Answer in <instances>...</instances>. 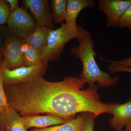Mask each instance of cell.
<instances>
[{"label": "cell", "instance_id": "cell-1", "mask_svg": "<svg viewBox=\"0 0 131 131\" xmlns=\"http://www.w3.org/2000/svg\"><path fill=\"white\" fill-rule=\"evenodd\" d=\"M77 39L79 45L71 48L70 53L81 61L83 70L78 77L84 83H88L89 86H93L96 82L101 88H110L117 84L119 76L111 77L107 72L101 70L96 63L95 45L91 34L86 30Z\"/></svg>", "mask_w": 131, "mask_h": 131}, {"label": "cell", "instance_id": "cell-2", "mask_svg": "<svg viewBox=\"0 0 131 131\" xmlns=\"http://www.w3.org/2000/svg\"><path fill=\"white\" fill-rule=\"evenodd\" d=\"M86 30L78 25L76 28L69 27L65 23L49 33L47 43L42 50V62L48 63L50 61H57L64 51L66 45L69 41L76 38Z\"/></svg>", "mask_w": 131, "mask_h": 131}, {"label": "cell", "instance_id": "cell-3", "mask_svg": "<svg viewBox=\"0 0 131 131\" xmlns=\"http://www.w3.org/2000/svg\"><path fill=\"white\" fill-rule=\"evenodd\" d=\"M48 68V63L41 62L32 66H23L10 70L6 68L3 59L0 62V69L4 87L43 78Z\"/></svg>", "mask_w": 131, "mask_h": 131}, {"label": "cell", "instance_id": "cell-4", "mask_svg": "<svg viewBox=\"0 0 131 131\" xmlns=\"http://www.w3.org/2000/svg\"><path fill=\"white\" fill-rule=\"evenodd\" d=\"M25 42L23 38L8 31L2 50L3 62L8 69L12 70L25 66L21 51V45Z\"/></svg>", "mask_w": 131, "mask_h": 131}, {"label": "cell", "instance_id": "cell-5", "mask_svg": "<svg viewBox=\"0 0 131 131\" xmlns=\"http://www.w3.org/2000/svg\"><path fill=\"white\" fill-rule=\"evenodd\" d=\"M7 24L9 31L23 38L32 32L37 26L28 12L20 7L11 12Z\"/></svg>", "mask_w": 131, "mask_h": 131}, {"label": "cell", "instance_id": "cell-6", "mask_svg": "<svg viewBox=\"0 0 131 131\" xmlns=\"http://www.w3.org/2000/svg\"><path fill=\"white\" fill-rule=\"evenodd\" d=\"M131 4V0H100L98 9L106 15L107 27H117L122 15Z\"/></svg>", "mask_w": 131, "mask_h": 131}, {"label": "cell", "instance_id": "cell-7", "mask_svg": "<svg viewBox=\"0 0 131 131\" xmlns=\"http://www.w3.org/2000/svg\"><path fill=\"white\" fill-rule=\"evenodd\" d=\"M24 5L32 13L37 26H44L53 30L51 12L48 0H24Z\"/></svg>", "mask_w": 131, "mask_h": 131}, {"label": "cell", "instance_id": "cell-8", "mask_svg": "<svg viewBox=\"0 0 131 131\" xmlns=\"http://www.w3.org/2000/svg\"><path fill=\"white\" fill-rule=\"evenodd\" d=\"M0 131H28L24 126L22 117L13 108H0Z\"/></svg>", "mask_w": 131, "mask_h": 131}, {"label": "cell", "instance_id": "cell-9", "mask_svg": "<svg viewBox=\"0 0 131 131\" xmlns=\"http://www.w3.org/2000/svg\"><path fill=\"white\" fill-rule=\"evenodd\" d=\"M111 114L113 118L109 119V123L115 131H122L131 123V100L126 103H115Z\"/></svg>", "mask_w": 131, "mask_h": 131}, {"label": "cell", "instance_id": "cell-10", "mask_svg": "<svg viewBox=\"0 0 131 131\" xmlns=\"http://www.w3.org/2000/svg\"><path fill=\"white\" fill-rule=\"evenodd\" d=\"M22 118L24 126L27 130L33 127L35 129H44L61 125L67 122L61 117L51 114L27 115L22 116Z\"/></svg>", "mask_w": 131, "mask_h": 131}, {"label": "cell", "instance_id": "cell-11", "mask_svg": "<svg viewBox=\"0 0 131 131\" xmlns=\"http://www.w3.org/2000/svg\"><path fill=\"white\" fill-rule=\"evenodd\" d=\"M95 6L93 0H68L65 24L71 28H77V19L81 12L86 8H93Z\"/></svg>", "mask_w": 131, "mask_h": 131}, {"label": "cell", "instance_id": "cell-12", "mask_svg": "<svg viewBox=\"0 0 131 131\" xmlns=\"http://www.w3.org/2000/svg\"><path fill=\"white\" fill-rule=\"evenodd\" d=\"M52 30L44 26H37L32 32L24 39L30 46L42 51L47 43L49 33Z\"/></svg>", "mask_w": 131, "mask_h": 131}, {"label": "cell", "instance_id": "cell-13", "mask_svg": "<svg viewBox=\"0 0 131 131\" xmlns=\"http://www.w3.org/2000/svg\"><path fill=\"white\" fill-rule=\"evenodd\" d=\"M84 122V113L64 124L44 129H34L31 131H83Z\"/></svg>", "mask_w": 131, "mask_h": 131}, {"label": "cell", "instance_id": "cell-14", "mask_svg": "<svg viewBox=\"0 0 131 131\" xmlns=\"http://www.w3.org/2000/svg\"><path fill=\"white\" fill-rule=\"evenodd\" d=\"M21 51L25 66H32L42 62L41 50L34 48L25 42L21 45Z\"/></svg>", "mask_w": 131, "mask_h": 131}, {"label": "cell", "instance_id": "cell-15", "mask_svg": "<svg viewBox=\"0 0 131 131\" xmlns=\"http://www.w3.org/2000/svg\"><path fill=\"white\" fill-rule=\"evenodd\" d=\"M68 0H51L50 9L52 20L57 25L65 21L67 12Z\"/></svg>", "mask_w": 131, "mask_h": 131}, {"label": "cell", "instance_id": "cell-16", "mask_svg": "<svg viewBox=\"0 0 131 131\" xmlns=\"http://www.w3.org/2000/svg\"><path fill=\"white\" fill-rule=\"evenodd\" d=\"M11 13L9 4L6 0H0V26L7 23Z\"/></svg>", "mask_w": 131, "mask_h": 131}, {"label": "cell", "instance_id": "cell-17", "mask_svg": "<svg viewBox=\"0 0 131 131\" xmlns=\"http://www.w3.org/2000/svg\"><path fill=\"white\" fill-rule=\"evenodd\" d=\"M117 27L122 29L126 27L131 31V4L122 15Z\"/></svg>", "mask_w": 131, "mask_h": 131}, {"label": "cell", "instance_id": "cell-18", "mask_svg": "<svg viewBox=\"0 0 131 131\" xmlns=\"http://www.w3.org/2000/svg\"><path fill=\"white\" fill-rule=\"evenodd\" d=\"M84 113V122L83 131H94L95 119L96 117L90 113Z\"/></svg>", "mask_w": 131, "mask_h": 131}, {"label": "cell", "instance_id": "cell-19", "mask_svg": "<svg viewBox=\"0 0 131 131\" xmlns=\"http://www.w3.org/2000/svg\"><path fill=\"white\" fill-rule=\"evenodd\" d=\"M9 107L7 99L5 93V87L2 77L0 69V108Z\"/></svg>", "mask_w": 131, "mask_h": 131}, {"label": "cell", "instance_id": "cell-20", "mask_svg": "<svg viewBox=\"0 0 131 131\" xmlns=\"http://www.w3.org/2000/svg\"><path fill=\"white\" fill-rule=\"evenodd\" d=\"M108 68L112 74H114L118 72H125L131 74V67H124L110 63Z\"/></svg>", "mask_w": 131, "mask_h": 131}, {"label": "cell", "instance_id": "cell-21", "mask_svg": "<svg viewBox=\"0 0 131 131\" xmlns=\"http://www.w3.org/2000/svg\"><path fill=\"white\" fill-rule=\"evenodd\" d=\"M102 60L107 61L109 62L110 63L116 64V65L124 66V67H131V56L127 57L126 58L123 59L121 60H117V61H113L109 60H105L101 58Z\"/></svg>", "mask_w": 131, "mask_h": 131}, {"label": "cell", "instance_id": "cell-22", "mask_svg": "<svg viewBox=\"0 0 131 131\" xmlns=\"http://www.w3.org/2000/svg\"><path fill=\"white\" fill-rule=\"evenodd\" d=\"M8 31L7 28L3 26H0V51L3 50Z\"/></svg>", "mask_w": 131, "mask_h": 131}, {"label": "cell", "instance_id": "cell-23", "mask_svg": "<svg viewBox=\"0 0 131 131\" xmlns=\"http://www.w3.org/2000/svg\"><path fill=\"white\" fill-rule=\"evenodd\" d=\"M9 4L11 12H13L19 7L18 0H6Z\"/></svg>", "mask_w": 131, "mask_h": 131}, {"label": "cell", "instance_id": "cell-24", "mask_svg": "<svg viewBox=\"0 0 131 131\" xmlns=\"http://www.w3.org/2000/svg\"><path fill=\"white\" fill-rule=\"evenodd\" d=\"M124 131H131V123L126 127Z\"/></svg>", "mask_w": 131, "mask_h": 131}, {"label": "cell", "instance_id": "cell-25", "mask_svg": "<svg viewBox=\"0 0 131 131\" xmlns=\"http://www.w3.org/2000/svg\"><path fill=\"white\" fill-rule=\"evenodd\" d=\"M3 54L2 51H0V62L3 59Z\"/></svg>", "mask_w": 131, "mask_h": 131}]
</instances>
